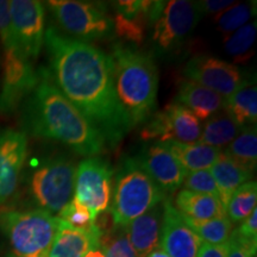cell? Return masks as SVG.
Wrapping results in <instances>:
<instances>
[{
	"label": "cell",
	"mask_w": 257,
	"mask_h": 257,
	"mask_svg": "<svg viewBox=\"0 0 257 257\" xmlns=\"http://www.w3.org/2000/svg\"><path fill=\"white\" fill-rule=\"evenodd\" d=\"M256 246L240 238L233 230L227 242V257H253L256 255Z\"/></svg>",
	"instance_id": "cell-35"
},
{
	"label": "cell",
	"mask_w": 257,
	"mask_h": 257,
	"mask_svg": "<svg viewBox=\"0 0 257 257\" xmlns=\"http://www.w3.org/2000/svg\"><path fill=\"white\" fill-rule=\"evenodd\" d=\"M111 217L114 225L128 223L150 211L167 198V194L147 174L137 157L121 160L114 175Z\"/></svg>",
	"instance_id": "cell-4"
},
{
	"label": "cell",
	"mask_w": 257,
	"mask_h": 257,
	"mask_svg": "<svg viewBox=\"0 0 257 257\" xmlns=\"http://www.w3.org/2000/svg\"><path fill=\"white\" fill-rule=\"evenodd\" d=\"M113 176L107 161L98 156L87 157L76 168L74 198L87 208L94 223L110 206Z\"/></svg>",
	"instance_id": "cell-8"
},
{
	"label": "cell",
	"mask_w": 257,
	"mask_h": 257,
	"mask_svg": "<svg viewBox=\"0 0 257 257\" xmlns=\"http://www.w3.org/2000/svg\"><path fill=\"white\" fill-rule=\"evenodd\" d=\"M256 219H257V210L255 208V210L251 212V214H250L245 220H243L237 229H234V232L238 234L240 238L250 244H253V245H257Z\"/></svg>",
	"instance_id": "cell-36"
},
{
	"label": "cell",
	"mask_w": 257,
	"mask_h": 257,
	"mask_svg": "<svg viewBox=\"0 0 257 257\" xmlns=\"http://www.w3.org/2000/svg\"><path fill=\"white\" fill-rule=\"evenodd\" d=\"M185 189L195 193H202V194H210L213 197L219 198V193L212 176L210 169L195 170V172H187L184 180Z\"/></svg>",
	"instance_id": "cell-32"
},
{
	"label": "cell",
	"mask_w": 257,
	"mask_h": 257,
	"mask_svg": "<svg viewBox=\"0 0 257 257\" xmlns=\"http://www.w3.org/2000/svg\"><path fill=\"white\" fill-rule=\"evenodd\" d=\"M6 257H17V256H15L14 253H12V255H8V256H6Z\"/></svg>",
	"instance_id": "cell-41"
},
{
	"label": "cell",
	"mask_w": 257,
	"mask_h": 257,
	"mask_svg": "<svg viewBox=\"0 0 257 257\" xmlns=\"http://www.w3.org/2000/svg\"><path fill=\"white\" fill-rule=\"evenodd\" d=\"M40 81L18 110L19 123L27 136L56 141L79 155L93 157L104 152L102 135L83 117L51 80L47 68H40Z\"/></svg>",
	"instance_id": "cell-2"
},
{
	"label": "cell",
	"mask_w": 257,
	"mask_h": 257,
	"mask_svg": "<svg viewBox=\"0 0 257 257\" xmlns=\"http://www.w3.org/2000/svg\"><path fill=\"white\" fill-rule=\"evenodd\" d=\"M174 206L182 216L191 219L207 220L226 217V208L219 198L187 189H182L176 194Z\"/></svg>",
	"instance_id": "cell-22"
},
{
	"label": "cell",
	"mask_w": 257,
	"mask_h": 257,
	"mask_svg": "<svg viewBox=\"0 0 257 257\" xmlns=\"http://www.w3.org/2000/svg\"><path fill=\"white\" fill-rule=\"evenodd\" d=\"M147 257H169V256H168V253L163 251L162 249L157 248V249L154 250V251L150 252L149 255H148Z\"/></svg>",
	"instance_id": "cell-39"
},
{
	"label": "cell",
	"mask_w": 257,
	"mask_h": 257,
	"mask_svg": "<svg viewBox=\"0 0 257 257\" xmlns=\"http://www.w3.org/2000/svg\"><path fill=\"white\" fill-rule=\"evenodd\" d=\"M83 257H105V255H104V252L101 251V249L98 248V249L91 250V251L86 253Z\"/></svg>",
	"instance_id": "cell-40"
},
{
	"label": "cell",
	"mask_w": 257,
	"mask_h": 257,
	"mask_svg": "<svg viewBox=\"0 0 257 257\" xmlns=\"http://www.w3.org/2000/svg\"><path fill=\"white\" fill-rule=\"evenodd\" d=\"M224 110L239 127L256 125L257 88L256 83L246 81L238 91L225 99Z\"/></svg>",
	"instance_id": "cell-24"
},
{
	"label": "cell",
	"mask_w": 257,
	"mask_h": 257,
	"mask_svg": "<svg viewBox=\"0 0 257 257\" xmlns=\"http://www.w3.org/2000/svg\"><path fill=\"white\" fill-rule=\"evenodd\" d=\"M240 130L242 127H239L236 121L226 113V111L223 110L205 120L198 143L220 149L225 146H229Z\"/></svg>",
	"instance_id": "cell-25"
},
{
	"label": "cell",
	"mask_w": 257,
	"mask_h": 257,
	"mask_svg": "<svg viewBox=\"0 0 257 257\" xmlns=\"http://www.w3.org/2000/svg\"><path fill=\"white\" fill-rule=\"evenodd\" d=\"M186 79L227 99L248 80L236 64L210 55H197L186 63Z\"/></svg>",
	"instance_id": "cell-13"
},
{
	"label": "cell",
	"mask_w": 257,
	"mask_h": 257,
	"mask_svg": "<svg viewBox=\"0 0 257 257\" xmlns=\"http://www.w3.org/2000/svg\"><path fill=\"white\" fill-rule=\"evenodd\" d=\"M185 220L202 242L213 245L226 244L234 230V225L229 220L227 216L207 220H197L185 217Z\"/></svg>",
	"instance_id": "cell-27"
},
{
	"label": "cell",
	"mask_w": 257,
	"mask_h": 257,
	"mask_svg": "<svg viewBox=\"0 0 257 257\" xmlns=\"http://www.w3.org/2000/svg\"><path fill=\"white\" fill-rule=\"evenodd\" d=\"M100 249L105 257H137L125 226L112 225L106 230H101Z\"/></svg>",
	"instance_id": "cell-30"
},
{
	"label": "cell",
	"mask_w": 257,
	"mask_h": 257,
	"mask_svg": "<svg viewBox=\"0 0 257 257\" xmlns=\"http://www.w3.org/2000/svg\"><path fill=\"white\" fill-rule=\"evenodd\" d=\"M3 85L0 91V114L9 115L19 108L24 99L40 81V72L34 62L17 50L3 54Z\"/></svg>",
	"instance_id": "cell-11"
},
{
	"label": "cell",
	"mask_w": 257,
	"mask_h": 257,
	"mask_svg": "<svg viewBox=\"0 0 257 257\" xmlns=\"http://www.w3.org/2000/svg\"><path fill=\"white\" fill-rule=\"evenodd\" d=\"M197 257H227V243L221 245L201 243Z\"/></svg>",
	"instance_id": "cell-38"
},
{
	"label": "cell",
	"mask_w": 257,
	"mask_h": 257,
	"mask_svg": "<svg viewBox=\"0 0 257 257\" xmlns=\"http://www.w3.org/2000/svg\"><path fill=\"white\" fill-rule=\"evenodd\" d=\"M201 243L202 240L193 232L172 200L166 198L163 201L161 249L169 257H197Z\"/></svg>",
	"instance_id": "cell-15"
},
{
	"label": "cell",
	"mask_w": 257,
	"mask_h": 257,
	"mask_svg": "<svg viewBox=\"0 0 257 257\" xmlns=\"http://www.w3.org/2000/svg\"><path fill=\"white\" fill-rule=\"evenodd\" d=\"M162 144L179 161L186 172L210 169L223 153L219 148L208 147L201 143L189 144L169 141Z\"/></svg>",
	"instance_id": "cell-23"
},
{
	"label": "cell",
	"mask_w": 257,
	"mask_h": 257,
	"mask_svg": "<svg viewBox=\"0 0 257 257\" xmlns=\"http://www.w3.org/2000/svg\"><path fill=\"white\" fill-rule=\"evenodd\" d=\"M56 217L70 226L78 227V229H87L94 224L89 211L75 198H73Z\"/></svg>",
	"instance_id": "cell-33"
},
{
	"label": "cell",
	"mask_w": 257,
	"mask_h": 257,
	"mask_svg": "<svg viewBox=\"0 0 257 257\" xmlns=\"http://www.w3.org/2000/svg\"><path fill=\"white\" fill-rule=\"evenodd\" d=\"M114 9L113 32L121 40L141 46L147 38V30L153 24L155 2L126 0L112 3Z\"/></svg>",
	"instance_id": "cell-17"
},
{
	"label": "cell",
	"mask_w": 257,
	"mask_h": 257,
	"mask_svg": "<svg viewBox=\"0 0 257 257\" xmlns=\"http://www.w3.org/2000/svg\"><path fill=\"white\" fill-rule=\"evenodd\" d=\"M163 201L125 226L128 240L137 257H147L159 248L163 220Z\"/></svg>",
	"instance_id": "cell-19"
},
{
	"label": "cell",
	"mask_w": 257,
	"mask_h": 257,
	"mask_svg": "<svg viewBox=\"0 0 257 257\" xmlns=\"http://www.w3.org/2000/svg\"><path fill=\"white\" fill-rule=\"evenodd\" d=\"M0 43L4 50H19L16 42L11 17H10L9 2L0 0Z\"/></svg>",
	"instance_id": "cell-34"
},
{
	"label": "cell",
	"mask_w": 257,
	"mask_h": 257,
	"mask_svg": "<svg viewBox=\"0 0 257 257\" xmlns=\"http://www.w3.org/2000/svg\"><path fill=\"white\" fill-rule=\"evenodd\" d=\"M257 34L256 22L245 24L224 37V49L234 62H245L253 55L252 47Z\"/></svg>",
	"instance_id": "cell-28"
},
{
	"label": "cell",
	"mask_w": 257,
	"mask_h": 257,
	"mask_svg": "<svg viewBox=\"0 0 257 257\" xmlns=\"http://www.w3.org/2000/svg\"><path fill=\"white\" fill-rule=\"evenodd\" d=\"M44 47L56 87L104 137L117 147L133 128L115 93L111 56L93 46L48 27Z\"/></svg>",
	"instance_id": "cell-1"
},
{
	"label": "cell",
	"mask_w": 257,
	"mask_h": 257,
	"mask_svg": "<svg viewBox=\"0 0 257 257\" xmlns=\"http://www.w3.org/2000/svg\"><path fill=\"white\" fill-rule=\"evenodd\" d=\"M201 17L197 2H166L152 25L154 44L165 51L178 49L192 34Z\"/></svg>",
	"instance_id": "cell-10"
},
{
	"label": "cell",
	"mask_w": 257,
	"mask_h": 257,
	"mask_svg": "<svg viewBox=\"0 0 257 257\" xmlns=\"http://www.w3.org/2000/svg\"><path fill=\"white\" fill-rule=\"evenodd\" d=\"M101 230L95 223L87 229L73 227L61 220L55 238L44 257H83L100 248Z\"/></svg>",
	"instance_id": "cell-18"
},
{
	"label": "cell",
	"mask_w": 257,
	"mask_h": 257,
	"mask_svg": "<svg viewBox=\"0 0 257 257\" xmlns=\"http://www.w3.org/2000/svg\"><path fill=\"white\" fill-rule=\"evenodd\" d=\"M115 93L133 126L149 119L156 108L159 73L149 54L115 43L111 54Z\"/></svg>",
	"instance_id": "cell-3"
},
{
	"label": "cell",
	"mask_w": 257,
	"mask_h": 257,
	"mask_svg": "<svg viewBox=\"0 0 257 257\" xmlns=\"http://www.w3.org/2000/svg\"><path fill=\"white\" fill-rule=\"evenodd\" d=\"M240 166L255 172L257 163V130L256 125L242 127L237 137L223 152Z\"/></svg>",
	"instance_id": "cell-26"
},
{
	"label": "cell",
	"mask_w": 257,
	"mask_h": 257,
	"mask_svg": "<svg viewBox=\"0 0 257 257\" xmlns=\"http://www.w3.org/2000/svg\"><path fill=\"white\" fill-rule=\"evenodd\" d=\"M200 120L185 106L173 101L150 115L141 130L144 141L157 140L159 143L175 141L180 143H198L201 136Z\"/></svg>",
	"instance_id": "cell-9"
},
{
	"label": "cell",
	"mask_w": 257,
	"mask_h": 257,
	"mask_svg": "<svg viewBox=\"0 0 257 257\" xmlns=\"http://www.w3.org/2000/svg\"><path fill=\"white\" fill-rule=\"evenodd\" d=\"M64 35L91 43L108 38L113 21L100 3L78 0H50L46 5Z\"/></svg>",
	"instance_id": "cell-7"
},
{
	"label": "cell",
	"mask_w": 257,
	"mask_h": 257,
	"mask_svg": "<svg viewBox=\"0 0 257 257\" xmlns=\"http://www.w3.org/2000/svg\"><path fill=\"white\" fill-rule=\"evenodd\" d=\"M37 0H11L9 2L10 17L19 50L34 62L44 46L46 10Z\"/></svg>",
	"instance_id": "cell-12"
},
{
	"label": "cell",
	"mask_w": 257,
	"mask_h": 257,
	"mask_svg": "<svg viewBox=\"0 0 257 257\" xmlns=\"http://www.w3.org/2000/svg\"><path fill=\"white\" fill-rule=\"evenodd\" d=\"M210 172L216 181L219 199L226 208L231 197L240 186L251 180L253 172L240 166L236 161L221 153L217 162L210 168Z\"/></svg>",
	"instance_id": "cell-21"
},
{
	"label": "cell",
	"mask_w": 257,
	"mask_h": 257,
	"mask_svg": "<svg viewBox=\"0 0 257 257\" xmlns=\"http://www.w3.org/2000/svg\"><path fill=\"white\" fill-rule=\"evenodd\" d=\"M137 160L166 194H173L184 184L187 172L162 143L146 146Z\"/></svg>",
	"instance_id": "cell-16"
},
{
	"label": "cell",
	"mask_w": 257,
	"mask_h": 257,
	"mask_svg": "<svg viewBox=\"0 0 257 257\" xmlns=\"http://www.w3.org/2000/svg\"><path fill=\"white\" fill-rule=\"evenodd\" d=\"M199 120H206L225 107V99L211 89L188 79L180 80L176 100Z\"/></svg>",
	"instance_id": "cell-20"
},
{
	"label": "cell",
	"mask_w": 257,
	"mask_h": 257,
	"mask_svg": "<svg viewBox=\"0 0 257 257\" xmlns=\"http://www.w3.org/2000/svg\"><path fill=\"white\" fill-rule=\"evenodd\" d=\"M61 219L41 208L0 212V230L17 257H44Z\"/></svg>",
	"instance_id": "cell-5"
},
{
	"label": "cell",
	"mask_w": 257,
	"mask_h": 257,
	"mask_svg": "<svg viewBox=\"0 0 257 257\" xmlns=\"http://www.w3.org/2000/svg\"><path fill=\"white\" fill-rule=\"evenodd\" d=\"M198 8L200 10L201 15H218L225 11L226 9L233 6L236 3L232 0H204V2H197Z\"/></svg>",
	"instance_id": "cell-37"
},
{
	"label": "cell",
	"mask_w": 257,
	"mask_h": 257,
	"mask_svg": "<svg viewBox=\"0 0 257 257\" xmlns=\"http://www.w3.org/2000/svg\"><path fill=\"white\" fill-rule=\"evenodd\" d=\"M257 202V184L256 181L245 182L240 186L231 197L226 206V216L234 224L242 223L256 208Z\"/></svg>",
	"instance_id": "cell-29"
},
{
	"label": "cell",
	"mask_w": 257,
	"mask_h": 257,
	"mask_svg": "<svg viewBox=\"0 0 257 257\" xmlns=\"http://www.w3.org/2000/svg\"><path fill=\"white\" fill-rule=\"evenodd\" d=\"M255 6L250 4H234L225 11L214 16L217 29L225 36L232 34L239 28L249 23L252 17V12Z\"/></svg>",
	"instance_id": "cell-31"
},
{
	"label": "cell",
	"mask_w": 257,
	"mask_h": 257,
	"mask_svg": "<svg viewBox=\"0 0 257 257\" xmlns=\"http://www.w3.org/2000/svg\"><path fill=\"white\" fill-rule=\"evenodd\" d=\"M27 157V135L15 128L0 130V205L15 195Z\"/></svg>",
	"instance_id": "cell-14"
},
{
	"label": "cell",
	"mask_w": 257,
	"mask_h": 257,
	"mask_svg": "<svg viewBox=\"0 0 257 257\" xmlns=\"http://www.w3.org/2000/svg\"><path fill=\"white\" fill-rule=\"evenodd\" d=\"M76 166L67 156L42 160L29 175L28 191L37 208L59 214L74 195Z\"/></svg>",
	"instance_id": "cell-6"
}]
</instances>
